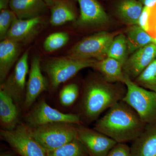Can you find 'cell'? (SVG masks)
I'll return each mask as SVG.
<instances>
[{
	"label": "cell",
	"mask_w": 156,
	"mask_h": 156,
	"mask_svg": "<svg viewBox=\"0 0 156 156\" xmlns=\"http://www.w3.org/2000/svg\"><path fill=\"white\" fill-rule=\"evenodd\" d=\"M156 59V45L151 44L132 53L123 66L125 75L135 80L142 72Z\"/></svg>",
	"instance_id": "12"
},
{
	"label": "cell",
	"mask_w": 156,
	"mask_h": 156,
	"mask_svg": "<svg viewBox=\"0 0 156 156\" xmlns=\"http://www.w3.org/2000/svg\"><path fill=\"white\" fill-rule=\"evenodd\" d=\"M128 55L126 35L119 34L111 43L107 56L117 59L124 66L128 58Z\"/></svg>",
	"instance_id": "23"
},
{
	"label": "cell",
	"mask_w": 156,
	"mask_h": 156,
	"mask_svg": "<svg viewBox=\"0 0 156 156\" xmlns=\"http://www.w3.org/2000/svg\"><path fill=\"white\" fill-rule=\"evenodd\" d=\"M146 126L134 109L122 100L109 109L94 129L117 143H126L137 138Z\"/></svg>",
	"instance_id": "2"
},
{
	"label": "cell",
	"mask_w": 156,
	"mask_h": 156,
	"mask_svg": "<svg viewBox=\"0 0 156 156\" xmlns=\"http://www.w3.org/2000/svg\"><path fill=\"white\" fill-rule=\"evenodd\" d=\"M17 18L12 10L5 9L0 13V39H5L7 34L14 20Z\"/></svg>",
	"instance_id": "28"
},
{
	"label": "cell",
	"mask_w": 156,
	"mask_h": 156,
	"mask_svg": "<svg viewBox=\"0 0 156 156\" xmlns=\"http://www.w3.org/2000/svg\"><path fill=\"white\" fill-rule=\"evenodd\" d=\"M80 7V15L76 21L79 27H97L106 25L109 17L97 0H77Z\"/></svg>",
	"instance_id": "11"
},
{
	"label": "cell",
	"mask_w": 156,
	"mask_h": 156,
	"mask_svg": "<svg viewBox=\"0 0 156 156\" xmlns=\"http://www.w3.org/2000/svg\"><path fill=\"white\" fill-rule=\"evenodd\" d=\"M140 87L156 92V59L134 81Z\"/></svg>",
	"instance_id": "25"
},
{
	"label": "cell",
	"mask_w": 156,
	"mask_h": 156,
	"mask_svg": "<svg viewBox=\"0 0 156 156\" xmlns=\"http://www.w3.org/2000/svg\"><path fill=\"white\" fill-rule=\"evenodd\" d=\"M144 6L140 1L121 0L117 6V12L124 22L130 25H137Z\"/></svg>",
	"instance_id": "22"
},
{
	"label": "cell",
	"mask_w": 156,
	"mask_h": 156,
	"mask_svg": "<svg viewBox=\"0 0 156 156\" xmlns=\"http://www.w3.org/2000/svg\"><path fill=\"white\" fill-rule=\"evenodd\" d=\"M77 138L83 145L90 156H107L118 143L95 130L77 125Z\"/></svg>",
	"instance_id": "9"
},
{
	"label": "cell",
	"mask_w": 156,
	"mask_h": 156,
	"mask_svg": "<svg viewBox=\"0 0 156 156\" xmlns=\"http://www.w3.org/2000/svg\"><path fill=\"white\" fill-rule=\"evenodd\" d=\"M46 4H47L48 8H50L53 5L54 0H44Z\"/></svg>",
	"instance_id": "33"
},
{
	"label": "cell",
	"mask_w": 156,
	"mask_h": 156,
	"mask_svg": "<svg viewBox=\"0 0 156 156\" xmlns=\"http://www.w3.org/2000/svg\"><path fill=\"white\" fill-rule=\"evenodd\" d=\"M126 41L128 54L151 44H154V38L138 25H132L127 31Z\"/></svg>",
	"instance_id": "21"
},
{
	"label": "cell",
	"mask_w": 156,
	"mask_h": 156,
	"mask_svg": "<svg viewBox=\"0 0 156 156\" xmlns=\"http://www.w3.org/2000/svg\"><path fill=\"white\" fill-rule=\"evenodd\" d=\"M48 82L43 76L41 66V60L35 56L32 60L28 81L26 85L24 105L25 108L32 106L37 97L47 90Z\"/></svg>",
	"instance_id": "13"
},
{
	"label": "cell",
	"mask_w": 156,
	"mask_h": 156,
	"mask_svg": "<svg viewBox=\"0 0 156 156\" xmlns=\"http://www.w3.org/2000/svg\"><path fill=\"white\" fill-rule=\"evenodd\" d=\"M19 113L16 103L5 90H0V121L3 129L14 130L19 123Z\"/></svg>",
	"instance_id": "17"
},
{
	"label": "cell",
	"mask_w": 156,
	"mask_h": 156,
	"mask_svg": "<svg viewBox=\"0 0 156 156\" xmlns=\"http://www.w3.org/2000/svg\"><path fill=\"white\" fill-rule=\"evenodd\" d=\"M2 156H11L10 155H2Z\"/></svg>",
	"instance_id": "35"
},
{
	"label": "cell",
	"mask_w": 156,
	"mask_h": 156,
	"mask_svg": "<svg viewBox=\"0 0 156 156\" xmlns=\"http://www.w3.org/2000/svg\"><path fill=\"white\" fill-rule=\"evenodd\" d=\"M21 44L19 42L9 38L0 43V81L3 83L11 68L19 57Z\"/></svg>",
	"instance_id": "15"
},
{
	"label": "cell",
	"mask_w": 156,
	"mask_h": 156,
	"mask_svg": "<svg viewBox=\"0 0 156 156\" xmlns=\"http://www.w3.org/2000/svg\"><path fill=\"white\" fill-rule=\"evenodd\" d=\"M133 141L130 147L132 156H156V123L147 125Z\"/></svg>",
	"instance_id": "16"
},
{
	"label": "cell",
	"mask_w": 156,
	"mask_h": 156,
	"mask_svg": "<svg viewBox=\"0 0 156 156\" xmlns=\"http://www.w3.org/2000/svg\"><path fill=\"white\" fill-rule=\"evenodd\" d=\"M27 126L30 128L56 122H65L81 125L82 120L79 115L61 112L48 105L43 100L39 101L27 115Z\"/></svg>",
	"instance_id": "8"
},
{
	"label": "cell",
	"mask_w": 156,
	"mask_h": 156,
	"mask_svg": "<svg viewBox=\"0 0 156 156\" xmlns=\"http://www.w3.org/2000/svg\"><path fill=\"white\" fill-rule=\"evenodd\" d=\"M118 34L102 31L87 37L71 48L68 55L82 59L102 60L107 57L109 47Z\"/></svg>",
	"instance_id": "6"
},
{
	"label": "cell",
	"mask_w": 156,
	"mask_h": 156,
	"mask_svg": "<svg viewBox=\"0 0 156 156\" xmlns=\"http://www.w3.org/2000/svg\"><path fill=\"white\" fill-rule=\"evenodd\" d=\"M1 137L21 156H47V153L32 135L27 125L18 124L14 130L1 129Z\"/></svg>",
	"instance_id": "7"
},
{
	"label": "cell",
	"mask_w": 156,
	"mask_h": 156,
	"mask_svg": "<svg viewBox=\"0 0 156 156\" xmlns=\"http://www.w3.org/2000/svg\"><path fill=\"white\" fill-rule=\"evenodd\" d=\"M42 24L41 16L27 19L17 18L12 23L6 38L20 43L26 42L36 34Z\"/></svg>",
	"instance_id": "14"
},
{
	"label": "cell",
	"mask_w": 156,
	"mask_h": 156,
	"mask_svg": "<svg viewBox=\"0 0 156 156\" xmlns=\"http://www.w3.org/2000/svg\"><path fill=\"white\" fill-rule=\"evenodd\" d=\"M126 76L127 93L123 101L138 114L147 125L156 123V92L140 87Z\"/></svg>",
	"instance_id": "5"
},
{
	"label": "cell",
	"mask_w": 156,
	"mask_h": 156,
	"mask_svg": "<svg viewBox=\"0 0 156 156\" xmlns=\"http://www.w3.org/2000/svg\"><path fill=\"white\" fill-rule=\"evenodd\" d=\"M28 50L26 51L19 58L14 72L1 86L11 95L15 103H19L25 98L26 89V77L28 73Z\"/></svg>",
	"instance_id": "10"
},
{
	"label": "cell",
	"mask_w": 156,
	"mask_h": 156,
	"mask_svg": "<svg viewBox=\"0 0 156 156\" xmlns=\"http://www.w3.org/2000/svg\"><path fill=\"white\" fill-rule=\"evenodd\" d=\"M107 156H132L131 147L125 143H118Z\"/></svg>",
	"instance_id": "29"
},
{
	"label": "cell",
	"mask_w": 156,
	"mask_h": 156,
	"mask_svg": "<svg viewBox=\"0 0 156 156\" xmlns=\"http://www.w3.org/2000/svg\"><path fill=\"white\" fill-rule=\"evenodd\" d=\"M10 0H0V10L1 11L8 9L10 5Z\"/></svg>",
	"instance_id": "32"
},
{
	"label": "cell",
	"mask_w": 156,
	"mask_h": 156,
	"mask_svg": "<svg viewBox=\"0 0 156 156\" xmlns=\"http://www.w3.org/2000/svg\"><path fill=\"white\" fill-rule=\"evenodd\" d=\"M9 7L19 19L40 17L48 8L44 0H10Z\"/></svg>",
	"instance_id": "18"
},
{
	"label": "cell",
	"mask_w": 156,
	"mask_h": 156,
	"mask_svg": "<svg viewBox=\"0 0 156 156\" xmlns=\"http://www.w3.org/2000/svg\"><path fill=\"white\" fill-rule=\"evenodd\" d=\"M123 83H110L102 76H92L84 86L80 105L81 119L87 123L97 120L104 112L122 101L127 93Z\"/></svg>",
	"instance_id": "1"
},
{
	"label": "cell",
	"mask_w": 156,
	"mask_h": 156,
	"mask_svg": "<svg viewBox=\"0 0 156 156\" xmlns=\"http://www.w3.org/2000/svg\"><path fill=\"white\" fill-rule=\"evenodd\" d=\"M154 44L156 45V35L154 37Z\"/></svg>",
	"instance_id": "34"
},
{
	"label": "cell",
	"mask_w": 156,
	"mask_h": 156,
	"mask_svg": "<svg viewBox=\"0 0 156 156\" xmlns=\"http://www.w3.org/2000/svg\"><path fill=\"white\" fill-rule=\"evenodd\" d=\"M30 128L34 138L46 153L77 138V125L70 123H50L36 128Z\"/></svg>",
	"instance_id": "3"
},
{
	"label": "cell",
	"mask_w": 156,
	"mask_h": 156,
	"mask_svg": "<svg viewBox=\"0 0 156 156\" xmlns=\"http://www.w3.org/2000/svg\"><path fill=\"white\" fill-rule=\"evenodd\" d=\"M151 8L144 7L142 13L140 14L137 25L139 26L148 33L150 30V16Z\"/></svg>",
	"instance_id": "30"
},
{
	"label": "cell",
	"mask_w": 156,
	"mask_h": 156,
	"mask_svg": "<svg viewBox=\"0 0 156 156\" xmlns=\"http://www.w3.org/2000/svg\"><path fill=\"white\" fill-rule=\"evenodd\" d=\"M79 95V89L77 85L75 83L68 84L60 91L59 101L63 106H71L77 99Z\"/></svg>",
	"instance_id": "27"
},
{
	"label": "cell",
	"mask_w": 156,
	"mask_h": 156,
	"mask_svg": "<svg viewBox=\"0 0 156 156\" xmlns=\"http://www.w3.org/2000/svg\"><path fill=\"white\" fill-rule=\"evenodd\" d=\"M144 7L152 8L156 5V0H139Z\"/></svg>",
	"instance_id": "31"
},
{
	"label": "cell",
	"mask_w": 156,
	"mask_h": 156,
	"mask_svg": "<svg viewBox=\"0 0 156 156\" xmlns=\"http://www.w3.org/2000/svg\"><path fill=\"white\" fill-rule=\"evenodd\" d=\"M97 60L82 59L69 56L50 58L45 62L44 69L53 89L73 78L84 69L94 67Z\"/></svg>",
	"instance_id": "4"
},
{
	"label": "cell",
	"mask_w": 156,
	"mask_h": 156,
	"mask_svg": "<svg viewBox=\"0 0 156 156\" xmlns=\"http://www.w3.org/2000/svg\"><path fill=\"white\" fill-rule=\"evenodd\" d=\"M93 68L99 72L107 82L124 84L126 76L123 65L117 59L107 57L102 60H97Z\"/></svg>",
	"instance_id": "20"
},
{
	"label": "cell",
	"mask_w": 156,
	"mask_h": 156,
	"mask_svg": "<svg viewBox=\"0 0 156 156\" xmlns=\"http://www.w3.org/2000/svg\"><path fill=\"white\" fill-rule=\"evenodd\" d=\"M47 156H90L83 145L76 139L55 150L47 153Z\"/></svg>",
	"instance_id": "24"
},
{
	"label": "cell",
	"mask_w": 156,
	"mask_h": 156,
	"mask_svg": "<svg viewBox=\"0 0 156 156\" xmlns=\"http://www.w3.org/2000/svg\"><path fill=\"white\" fill-rule=\"evenodd\" d=\"M50 23L53 26H59L75 21L76 13L73 0H54L50 8Z\"/></svg>",
	"instance_id": "19"
},
{
	"label": "cell",
	"mask_w": 156,
	"mask_h": 156,
	"mask_svg": "<svg viewBox=\"0 0 156 156\" xmlns=\"http://www.w3.org/2000/svg\"><path fill=\"white\" fill-rule=\"evenodd\" d=\"M68 34L65 32L54 33L48 36L44 43V49L46 52H52L65 46L69 41Z\"/></svg>",
	"instance_id": "26"
}]
</instances>
